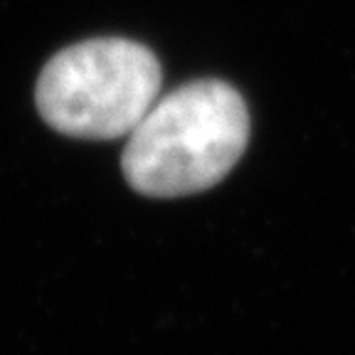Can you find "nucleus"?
I'll return each mask as SVG.
<instances>
[{
    "label": "nucleus",
    "mask_w": 355,
    "mask_h": 355,
    "mask_svg": "<svg viewBox=\"0 0 355 355\" xmlns=\"http://www.w3.org/2000/svg\"><path fill=\"white\" fill-rule=\"evenodd\" d=\"M161 62L141 42L87 40L40 72L35 104L47 126L74 139H121L158 99Z\"/></svg>",
    "instance_id": "f03ea898"
},
{
    "label": "nucleus",
    "mask_w": 355,
    "mask_h": 355,
    "mask_svg": "<svg viewBox=\"0 0 355 355\" xmlns=\"http://www.w3.org/2000/svg\"><path fill=\"white\" fill-rule=\"evenodd\" d=\"M250 144V109L222 79L178 87L128 133L121 171L146 198L202 193L227 175Z\"/></svg>",
    "instance_id": "f257e3e1"
}]
</instances>
